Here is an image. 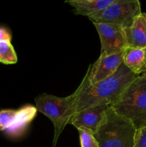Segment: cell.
I'll return each instance as SVG.
<instances>
[{"mask_svg":"<svg viewBox=\"0 0 146 147\" xmlns=\"http://www.w3.org/2000/svg\"><path fill=\"white\" fill-rule=\"evenodd\" d=\"M139 76L130 70L123 63L113 76L97 83L91 84L85 74L75 90V100L69 111L70 119L74 113L84 109L100 105L113 104Z\"/></svg>","mask_w":146,"mask_h":147,"instance_id":"6da1fadb","label":"cell"},{"mask_svg":"<svg viewBox=\"0 0 146 147\" xmlns=\"http://www.w3.org/2000/svg\"><path fill=\"white\" fill-rule=\"evenodd\" d=\"M136 130L130 120L109 106L94 136L99 147H134Z\"/></svg>","mask_w":146,"mask_h":147,"instance_id":"7a4b0ae2","label":"cell"},{"mask_svg":"<svg viewBox=\"0 0 146 147\" xmlns=\"http://www.w3.org/2000/svg\"><path fill=\"white\" fill-rule=\"evenodd\" d=\"M110 106L136 129L140 127L146 122V75H140Z\"/></svg>","mask_w":146,"mask_h":147,"instance_id":"3957f363","label":"cell"},{"mask_svg":"<svg viewBox=\"0 0 146 147\" xmlns=\"http://www.w3.org/2000/svg\"><path fill=\"white\" fill-rule=\"evenodd\" d=\"M76 98V92L67 97H57L42 93L35 98L37 111L48 117L54 128L53 147H55L59 137L70 121L69 111Z\"/></svg>","mask_w":146,"mask_h":147,"instance_id":"277c9868","label":"cell"},{"mask_svg":"<svg viewBox=\"0 0 146 147\" xmlns=\"http://www.w3.org/2000/svg\"><path fill=\"white\" fill-rule=\"evenodd\" d=\"M141 14L139 0H117L104 10L90 14L88 18L92 22L114 23L126 28Z\"/></svg>","mask_w":146,"mask_h":147,"instance_id":"5b68a950","label":"cell"},{"mask_svg":"<svg viewBox=\"0 0 146 147\" xmlns=\"http://www.w3.org/2000/svg\"><path fill=\"white\" fill-rule=\"evenodd\" d=\"M101 42L100 55L123 53L127 46L125 33L123 26L114 23L92 22Z\"/></svg>","mask_w":146,"mask_h":147,"instance_id":"8992f818","label":"cell"},{"mask_svg":"<svg viewBox=\"0 0 146 147\" xmlns=\"http://www.w3.org/2000/svg\"><path fill=\"white\" fill-rule=\"evenodd\" d=\"M123 63V52L109 55H100L92 65H90L87 74L91 84L102 81L117 72Z\"/></svg>","mask_w":146,"mask_h":147,"instance_id":"52a82bcc","label":"cell"},{"mask_svg":"<svg viewBox=\"0 0 146 147\" xmlns=\"http://www.w3.org/2000/svg\"><path fill=\"white\" fill-rule=\"evenodd\" d=\"M108 106L107 105H100L74 113L70 119L68 124L73 125L77 129H86L94 134Z\"/></svg>","mask_w":146,"mask_h":147,"instance_id":"ba28073f","label":"cell"},{"mask_svg":"<svg viewBox=\"0 0 146 147\" xmlns=\"http://www.w3.org/2000/svg\"><path fill=\"white\" fill-rule=\"evenodd\" d=\"M37 112V109L36 106L30 105L17 109L11 126L4 132L7 136L12 138L21 136L27 130L30 122L34 119Z\"/></svg>","mask_w":146,"mask_h":147,"instance_id":"9c48e42d","label":"cell"},{"mask_svg":"<svg viewBox=\"0 0 146 147\" xmlns=\"http://www.w3.org/2000/svg\"><path fill=\"white\" fill-rule=\"evenodd\" d=\"M124 30L127 47L146 49V20L143 12Z\"/></svg>","mask_w":146,"mask_h":147,"instance_id":"30bf717a","label":"cell"},{"mask_svg":"<svg viewBox=\"0 0 146 147\" xmlns=\"http://www.w3.org/2000/svg\"><path fill=\"white\" fill-rule=\"evenodd\" d=\"M145 49L127 47L123 51V63L137 74L142 75L145 73Z\"/></svg>","mask_w":146,"mask_h":147,"instance_id":"8fae6325","label":"cell"},{"mask_svg":"<svg viewBox=\"0 0 146 147\" xmlns=\"http://www.w3.org/2000/svg\"><path fill=\"white\" fill-rule=\"evenodd\" d=\"M117 0H95L93 2L87 4H73V12L77 15L88 17L90 14L104 10Z\"/></svg>","mask_w":146,"mask_h":147,"instance_id":"7c38bea8","label":"cell"},{"mask_svg":"<svg viewBox=\"0 0 146 147\" xmlns=\"http://www.w3.org/2000/svg\"><path fill=\"white\" fill-rule=\"evenodd\" d=\"M0 63L10 65L17 63V55L11 42L0 41Z\"/></svg>","mask_w":146,"mask_h":147,"instance_id":"4fadbf2b","label":"cell"},{"mask_svg":"<svg viewBox=\"0 0 146 147\" xmlns=\"http://www.w3.org/2000/svg\"><path fill=\"white\" fill-rule=\"evenodd\" d=\"M17 110L14 109H4L0 111V131L7 130L12 123L15 116Z\"/></svg>","mask_w":146,"mask_h":147,"instance_id":"5bb4252c","label":"cell"},{"mask_svg":"<svg viewBox=\"0 0 146 147\" xmlns=\"http://www.w3.org/2000/svg\"><path fill=\"white\" fill-rule=\"evenodd\" d=\"M80 134L81 147H99L98 143L92 132L84 129H77Z\"/></svg>","mask_w":146,"mask_h":147,"instance_id":"9a60e30c","label":"cell"},{"mask_svg":"<svg viewBox=\"0 0 146 147\" xmlns=\"http://www.w3.org/2000/svg\"><path fill=\"white\" fill-rule=\"evenodd\" d=\"M134 147H146V122L136 130Z\"/></svg>","mask_w":146,"mask_h":147,"instance_id":"2e32d148","label":"cell"},{"mask_svg":"<svg viewBox=\"0 0 146 147\" xmlns=\"http://www.w3.org/2000/svg\"><path fill=\"white\" fill-rule=\"evenodd\" d=\"M11 35L9 32L4 27H0V41L11 42Z\"/></svg>","mask_w":146,"mask_h":147,"instance_id":"e0dca14e","label":"cell"},{"mask_svg":"<svg viewBox=\"0 0 146 147\" xmlns=\"http://www.w3.org/2000/svg\"><path fill=\"white\" fill-rule=\"evenodd\" d=\"M95 0H66L65 3L73 5V4H87L93 2Z\"/></svg>","mask_w":146,"mask_h":147,"instance_id":"ac0fdd59","label":"cell"},{"mask_svg":"<svg viewBox=\"0 0 146 147\" xmlns=\"http://www.w3.org/2000/svg\"><path fill=\"white\" fill-rule=\"evenodd\" d=\"M143 74L146 75V60H145V73H143Z\"/></svg>","mask_w":146,"mask_h":147,"instance_id":"d6986e66","label":"cell"},{"mask_svg":"<svg viewBox=\"0 0 146 147\" xmlns=\"http://www.w3.org/2000/svg\"><path fill=\"white\" fill-rule=\"evenodd\" d=\"M143 14H144V17H145V20H146V13H143ZM145 51H146V49H145Z\"/></svg>","mask_w":146,"mask_h":147,"instance_id":"ffe728a7","label":"cell"}]
</instances>
